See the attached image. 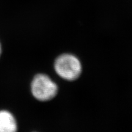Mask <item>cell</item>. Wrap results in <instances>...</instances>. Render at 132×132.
<instances>
[{"label":"cell","mask_w":132,"mask_h":132,"mask_svg":"<svg viewBox=\"0 0 132 132\" xmlns=\"http://www.w3.org/2000/svg\"><path fill=\"white\" fill-rule=\"evenodd\" d=\"M54 67L57 75L67 81L77 80L82 72L80 61L72 54L64 53L59 55L54 61Z\"/></svg>","instance_id":"6da1fadb"},{"label":"cell","mask_w":132,"mask_h":132,"mask_svg":"<svg viewBox=\"0 0 132 132\" xmlns=\"http://www.w3.org/2000/svg\"><path fill=\"white\" fill-rule=\"evenodd\" d=\"M31 93L36 99L41 102L52 100L58 92V86L49 76L39 73L32 79L31 84Z\"/></svg>","instance_id":"7a4b0ae2"},{"label":"cell","mask_w":132,"mask_h":132,"mask_svg":"<svg viewBox=\"0 0 132 132\" xmlns=\"http://www.w3.org/2000/svg\"><path fill=\"white\" fill-rule=\"evenodd\" d=\"M17 123L15 117L6 110L0 111V132H17Z\"/></svg>","instance_id":"3957f363"},{"label":"cell","mask_w":132,"mask_h":132,"mask_svg":"<svg viewBox=\"0 0 132 132\" xmlns=\"http://www.w3.org/2000/svg\"><path fill=\"white\" fill-rule=\"evenodd\" d=\"M1 44H0V55H1Z\"/></svg>","instance_id":"277c9868"}]
</instances>
